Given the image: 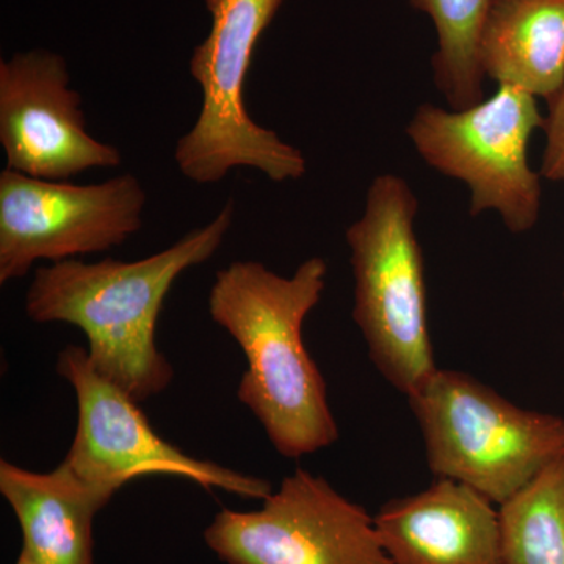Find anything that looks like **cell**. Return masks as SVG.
I'll return each instance as SVG.
<instances>
[{
  "mask_svg": "<svg viewBox=\"0 0 564 564\" xmlns=\"http://www.w3.org/2000/svg\"><path fill=\"white\" fill-rule=\"evenodd\" d=\"M236 203L229 199L207 225L140 261L69 259L36 267L25 295L35 323H68L87 336L96 372L137 402L165 391L174 370L155 344L163 303L182 273L203 265L231 231Z\"/></svg>",
  "mask_w": 564,
  "mask_h": 564,
  "instance_id": "2",
  "label": "cell"
},
{
  "mask_svg": "<svg viewBox=\"0 0 564 564\" xmlns=\"http://www.w3.org/2000/svg\"><path fill=\"white\" fill-rule=\"evenodd\" d=\"M544 118L545 148L541 176L549 181H564V87L549 99Z\"/></svg>",
  "mask_w": 564,
  "mask_h": 564,
  "instance_id": "16",
  "label": "cell"
},
{
  "mask_svg": "<svg viewBox=\"0 0 564 564\" xmlns=\"http://www.w3.org/2000/svg\"><path fill=\"white\" fill-rule=\"evenodd\" d=\"M148 195L139 177L98 184L0 173V284L57 263L113 250L143 228Z\"/></svg>",
  "mask_w": 564,
  "mask_h": 564,
  "instance_id": "8",
  "label": "cell"
},
{
  "mask_svg": "<svg viewBox=\"0 0 564 564\" xmlns=\"http://www.w3.org/2000/svg\"><path fill=\"white\" fill-rule=\"evenodd\" d=\"M373 521L393 564H505L499 507L448 478L381 505Z\"/></svg>",
  "mask_w": 564,
  "mask_h": 564,
  "instance_id": "11",
  "label": "cell"
},
{
  "mask_svg": "<svg viewBox=\"0 0 564 564\" xmlns=\"http://www.w3.org/2000/svg\"><path fill=\"white\" fill-rule=\"evenodd\" d=\"M563 302H564V291H563Z\"/></svg>",
  "mask_w": 564,
  "mask_h": 564,
  "instance_id": "18",
  "label": "cell"
},
{
  "mask_svg": "<svg viewBox=\"0 0 564 564\" xmlns=\"http://www.w3.org/2000/svg\"><path fill=\"white\" fill-rule=\"evenodd\" d=\"M433 22L437 50L432 66L437 90L452 110L484 101L480 35L492 0H410Z\"/></svg>",
  "mask_w": 564,
  "mask_h": 564,
  "instance_id": "14",
  "label": "cell"
},
{
  "mask_svg": "<svg viewBox=\"0 0 564 564\" xmlns=\"http://www.w3.org/2000/svg\"><path fill=\"white\" fill-rule=\"evenodd\" d=\"M14 564H41L39 560L33 558L31 554H28V552L22 551L21 554L18 556L17 563Z\"/></svg>",
  "mask_w": 564,
  "mask_h": 564,
  "instance_id": "17",
  "label": "cell"
},
{
  "mask_svg": "<svg viewBox=\"0 0 564 564\" xmlns=\"http://www.w3.org/2000/svg\"><path fill=\"white\" fill-rule=\"evenodd\" d=\"M499 513L505 564H564V452Z\"/></svg>",
  "mask_w": 564,
  "mask_h": 564,
  "instance_id": "15",
  "label": "cell"
},
{
  "mask_svg": "<svg viewBox=\"0 0 564 564\" xmlns=\"http://www.w3.org/2000/svg\"><path fill=\"white\" fill-rule=\"evenodd\" d=\"M204 2L212 28L191 58L203 104L191 131L177 140V169L198 185L217 184L236 169L258 170L278 184L300 180L307 172L303 152L252 120L245 104L256 46L285 0Z\"/></svg>",
  "mask_w": 564,
  "mask_h": 564,
  "instance_id": "5",
  "label": "cell"
},
{
  "mask_svg": "<svg viewBox=\"0 0 564 564\" xmlns=\"http://www.w3.org/2000/svg\"><path fill=\"white\" fill-rule=\"evenodd\" d=\"M204 541L225 564H393L373 516L296 469L254 511L221 510Z\"/></svg>",
  "mask_w": 564,
  "mask_h": 564,
  "instance_id": "9",
  "label": "cell"
},
{
  "mask_svg": "<svg viewBox=\"0 0 564 564\" xmlns=\"http://www.w3.org/2000/svg\"><path fill=\"white\" fill-rule=\"evenodd\" d=\"M0 144L7 169L39 180L69 181L122 163L117 147L87 131L65 58L46 50L0 62Z\"/></svg>",
  "mask_w": 564,
  "mask_h": 564,
  "instance_id": "10",
  "label": "cell"
},
{
  "mask_svg": "<svg viewBox=\"0 0 564 564\" xmlns=\"http://www.w3.org/2000/svg\"><path fill=\"white\" fill-rule=\"evenodd\" d=\"M326 276L322 258L300 263L291 276L262 262L236 261L215 274L209 292L212 321L247 359L237 397L285 458L313 455L339 440L325 378L303 340V323L321 303Z\"/></svg>",
  "mask_w": 564,
  "mask_h": 564,
  "instance_id": "1",
  "label": "cell"
},
{
  "mask_svg": "<svg viewBox=\"0 0 564 564\" xmlns=\"http://www.w3.org/2000/svg\"><path fill=\"white\" fill-rule=\"evenodd\" d=\"M419 202L397 174H380L345 239L355 278L352 321L381 377L408 397L434 372L423 256L414 220Z\"/></svg>",
  "mask_w": 564,
  "mask_h": 564,
  "instance_id": "3",
  "label": "cell"
},
{
  "mask_svg": "<svg viewBox=\"0 0 564 564\" xmlns=\"http://www.w3.org/2000/svg\"><path fill=\"white\" fill-rule=\"evenodd\" d=\"M499 87L469 109L423 104L406 132L432 169L467 185L473 217L494 210L508 231L524 234L540 218L541 174L533 172L527 152L544 117L530 93Z\"/></svg>",
  "mask_w": 564,
  "mask_h": 564,
  "instance_id": "6",
  "label": "cell"
},
{
  "mask_svg": "<svg viewBox=\"0 0 564 564\" xmlns=\"http://www.w3.org/2000/svg\"><path fill=\"white\" fill-rule=\"evenodd\" d=\"M436 478L497 507L564 452V419L524 410L470 375L440 369L408 397Z\"/></svg>",
  "mask_w": 564,
  "mask_h": 564,
  "instance_id": "4",
  "label": "cell"
},
{
  "mask_svg": "<svg viewBox=\"0 0 564 564\" xmlns=\"http://www.w3.org/2000/svg\"><path fill=\"white\" fill-rule=\"evenodd\" d=\"M478 52L485 77L554 98L564 87V0H492Z\"/></svg>",
  "mask_w": 564,
  "mask_h": 564,
  "instance_id": "13",
  "label": "cell"
},
{
  "mask_svg": "<svg viewBox=\"0 0 564 564\" xmlns=\"http://www.w3.org/2000/svg\"><path fill=\"white\" fill-rule=\"evenodd\" d=\"M55 370L73 386L77 399L76 436L63 462L109 502L122 486L148 475H173L207 491L221 489L254 500L273 492L263 478L193 458L163 440L139 402L96 372L84 348H63Z\"/></svg>",
  "mask_w": 564,
  "mask_h": 564,
  "instance_id": "7",
  "label": "cell"
},
{
  "mask_svg": "<svg viewBox=\"0 0 564 564\" xmlns=\"http://www.w3.org/2000/svg\"><path fill=\"white\" fill-rule=\"evenodd\" d=\"M0 494L20 522L22 551L41 564H95V518L109 500L63 462L35 473L0 462Z\"/></svg>",
  "mask_w": 564,
  "mask_h": 564,
  "instance_id": "12",
  "label": "cell"
}]
</instances>
